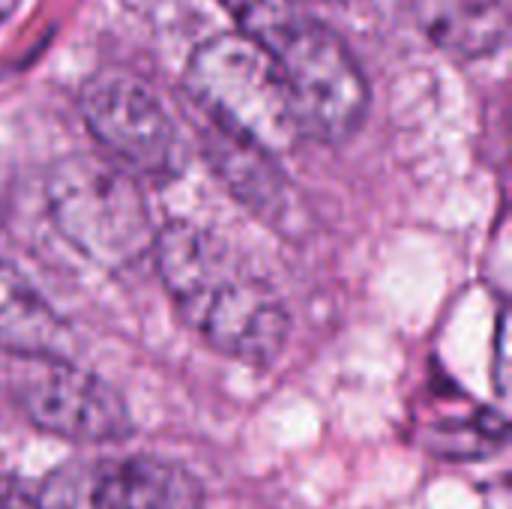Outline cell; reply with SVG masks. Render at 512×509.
Instances as JSON below:
<instances>
[{
	"instance_id": "obj_1",
	"label": "cell",
	"mask_w": 512,
	"mask_h": 509,
	"mask_svg": "<svg viewBox=\"0 0 512 509\" xmlns=\"http://www.w3.org/2000/svg\"><path fill=\"white\" fill-rule=\"evenodd\" d=\"M150 258L177 315L219 354L267 366L291 336V318L276 288L237 264L216 234L192 222L156 228Z\"/></svg>"
},
{
	"instance_id": "obj_2",
	"label": "cell",
	"mask_w": 512,
	"mask_h": 509,
	"mask_svg": "<svg viewBox=\"0 0 512 509\" xmlns=\"http://www.w3.org/2000/svg\"><path fill=\"white\" fill-rule=\"evenodd\" d=\"M45 207L57 234L102 270H126L150 255L156 225L138 180L93 153H72L45 177Z\"/></svg>"
},
{
	"instance_id": "obj_3",
	"label": "cell",
	"mask_w": 512,
	"mask_h": 509,
	"mask_svg": "<svg viewBox=\"0 0 512 509\" xmlns=\"http://www.w3.org/2000/svg\"><path fill=\"white\" fill-rule=\"evenodd\" d=\"M183 84L204 123L273 159L300 141L273 57L243 33H222L195 48Z\"/></svg>"
},
{
	"instance_id": "obj_4",
	"label": "cell",
	"mask_w": 512,
	"mask_h": 509,
	"mask_svg": "<svg viewBox=\"0 0 512 509\" xmlns=\"http://www.w3.org/2000/svg\"><path fill=\"white\" fill-rule=\"evenodd\" d=\"M261 48L285 81L300 138L342 144L363 126L369 84L339 33L297 12Z\"/></svg>"
},
{
	"instance_id": "obj_5",
	"label": "cell",
	"mask_w": 512,
	"mask_h": 509,
	"mask_svg": "<svg viewBox=\"0 0 512 509\" xmlns=\"http://www.w3.org/2000/svg\"><path fill=\"white\" fill-rule=\"evenodd\" d=\"M81 117L111 162L132 177L171 180L183 171L180 129L159 93L132 69H96L81 87Z\"/></svg>"
},
{
	"instance_id": "obj_6",
	"label": "cell",
	"mask_w": 512,
	"mask_h": 509,
	"mask_svg": "<svg viewBox=\"0 0 512 509\" xmlns=\"http://www.w3.org/2000/svg\"><path fill=\"white\" fill-rule=\"evenodd\" d=\"M6 387L18 411L54 438L108 444L132 435L123 396L69 357H12Z\"/></svg>"
},
{
	"instance_id": "obj_7",
	"label": "cell",
	"mask_w": 512,
	"mask_h": 509,
	"mask_svg": "<svg viewBox=\"0 0 512 509\" xmlns=\"http://www.w3.org/2000/svg\"><path fill=\"white\" fill-rule=\"evenodd\" d=\"M201 483L174 462L135 456L93 465L84 509H201Z\"/></svg>"
},
{
	"instance_id": "obj_8",
	"label": "cell",
	"mask_w": 512,
	"mask_h": 509,
	"mask_svg": "<svg viewBox=\"0 0 512 509\" xmlns=\"http://www.w3.org/2000/svg\"><path fill=\"white\" fill-rule=\"evenodd\" d=\"M72 348L69 324L15 264L0 258V351L9 357H69Z\"/></svg>"
},
{
	"instance_id": "obj_9",
	"label": "cell",
	"mask_w": 512,
	"mask_h": 509,
	"mask_svg": "<svg viewBox=\"0 0 512 509\" xmlns=\"http://www.w3.org/2000/svg\"><path fill=\"white\" fill-rule=\"evenodd\" d=\"M207 156L222 183L234 192L237 201H243L255 216L264 222H279L288 207V183L279 174L273 156L264 150L243 144L207 123Z\"/></svg>"
},
{
	"instance_id": "obj_10",
	"label": "cell",
	"mask_w": 512,
	"mask_h": 509,
	"mask_svg": "<svg viewBox=\"0 0 512 509\" xmlns=\"http://www.w3.org/2000/svg\"><path fill=\"white\" fill-rule=\"evenodd\" d=\"M417 15L432 42L456 57H483L507 33L501 0H420Z\"/></svg>"
},
{
	"instance_id": "obj_11",
	"label": "cell",
	"mask_w": 512,
	"mask_h": 509,
	"mask_svg": "<svg viewBox=\"0 0 512 509\" xmlns=\"http://www.w3.org/2000/svg\"><path fill=\"white\" fill-rule=\"evenodd\" d=\"M237 21L240 33L258 45L276 36L300 9L294 0H219Z\"/></svg>"
},
{
	"instance_id": "obj_12",
	"label": "cell",
	"mask_w": 512,
	"mask_h": 509,
	"mask_svg": "<svg viewBox=\"0 0 512 509\" xmlns=\"http://www.w3.org/2000/svg\"><path fill=\"white\" fill-rule=\"evenodd\" d=\"M0 509H39V501L15 477L0 471Z\"/></svg>"
},
{
	"instance_id": "obj_13",
	"label": "cell",
	"mask_w": 512,
	"mask_h": 509,
	"mask_svg": "<svg viewBox=\"0 0 512 509\" xmlns=\"http://www.w3.org/2000/svg\"><path fill=\"white\" fill-rule=\"evenodd\" d=\"M15 6H18V0H0V24L9 18V12H12Z\"/></svg>"
}]
</instances>
